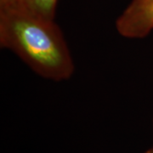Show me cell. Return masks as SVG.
<instances>
[{
    "mask_svg": "<svg viewBox=\"0 0 153 153\" xmlns=\"http://www.w3.org/2000/svg\"><path fill=\"white\" fill-rule=\"evenodd\" d=\"M30 10L49 19H55L58 0H20Z\"/></svg>",
    "mask_w": 153,
    "mask_h": 153,
    "instance_id": "cell-3",
    "label": "cell"
},
{
    "mask_svg": "<svg viewBox=\"0 0 153 153\" xmlns=\"http://www.w3.org/2000/svg\"><path fill=\"white\" fill-rule=\"evenodd\" d=\"M122 37L140 39L153 31V0H131L116 21Z\"/></svg>",
    "mask_w": 153,
    "mask_h": 153,
    "instance_id": "cell-2",
    "label": "cell"
},
{
    "mask_svg": "<svg viewBox=\"0 0 153 153\" xmlns=\"http://www.w3.org/2000/svg\"><path fill=\"white\" fill-rule=\"evenodd\" d=\"M145 153H153V148H152V149H150V150H148Z\"/></svg>",
    "mask_w": 153,
    "mask_h": 153,
    "instance_id": "cell-5",
    "label": "cell"
},
{
    "mask_svg": "<svg viewBox=\"0 0 153 153\" xmlns=\"http://www.w3.org/2000/svg\"><path fill=\"white\" fill-rule=\"evenodd\" d=\"M0 46L43 78L60 82L73 75V59L55 19L39 15L20 0L0 4Z\"/></svg>",
    "mask_w": 153,
    "mask_h": 153,
    "instance_id": "cell-1",
    "label": "cell"
},
{
    "mask_svg": "<svg viewBox=\"0 0 153 153\" xmlns=\"http://www.w3.org/2000/svg\"><path fill=\"white\" fill-rule=\"evenodd\" d=\"M10 1H13V0H0V4H5V3H8V2H10Z\"/></svg>",
    "mask_w": 153,
    "mask_h": 153,
    "instance_id": "cell-4",
    "label": "cell"
}]
</instances>
